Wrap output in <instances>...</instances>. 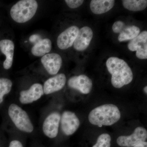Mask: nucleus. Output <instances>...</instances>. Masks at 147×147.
<instances>
[{
  "label": "nucleus",
  "instance_id": "1",
  "mask_svg": "<svg viewBox=\"0 0 147 147\" xmlns=\"http://www.w3.org/2000/svg\"><path fill=\"white\" fill-rule=\"evenodd\" d=\"M106 65L112 75L111 83L115 88H120L132 82L133 72L128 64L123 60L111 57L106 61Z\"/></svg>",
  "mask_w": 147,
  "mask_h": 147
},
{
  "label": "nucleus",
  "instance_id": "6",
  "mask_svg": "<svg viewBox=\"0 0 147 147\" xmlns=\"http://www.w3.org/2000/svg\"><path fill=\"white\" fill-rule=\"evenodd\" d=\"M127 47L132 52L136 51V56L140 59H147V32H142L129 42Z\"/></svg>",
  "mask_w": 147,
  "mask_h": 147
},
{
  "label": "nucleus",
  "instance_id": "13",
  "mask_svg": "<svg viewBox=\"0 0 147 147\" xmlns=\"http://www.w3.org/2000/svg\"><path fill=\"white\" fill-rule=\"evenodd\" d=\"M93 36L92 30L90 27L85 26L79 30L74 42V49L78 51H83L89 46Z\"/></svg>",
  "mask_w": 147,
  "mask_h": 147
},
{
  "label": "nucleus",
  "instance_id": "12",
  "mask_svg": "<svg viewBox=\"0 0 147 147\" xmlns=\"http://www.w3.org/2000/svg\"><path fill=\"white\" fill-rule=\"evenodd\" d=\"M44 94L42 85L36 83L32 85L28 90L20 92L19 100L22 104H29L39 99Z\"/></svg>",
  "mask_w": 147,
  "mask_h": 147
},
{
  "label": "nucleus",
  "instance_id": "9",
  "mask_svg": "<svg viewBox=\"0 0 147 147\" xmlns=\"http://www.w3.org/2000/svg\"><path fill=\"white\" fill-rule=\"evenodd\" d=\"M41 62L49 74H57L59 71L62 64V59L57 53H48L42 56Z\"/></svg>",
  "mask_w": 147,
  "mask_h": 147
},
{
  "label": "nucleus",
  "instance_id": "23",
  "mask_svg": "<svg viewBox=\"0 0 147 147\" xmlns=\"http://www.w3.org/2000/svg\"><path fill=\"white\" fill-rule=\"evenodd\" d=\"M65 1L69 7L71 9L78 8L84 2L83 0H65Z\"/></svg>",
  "mask_w": 147,
  "mask_h": 147
},
{
  "label": "nucleus",
  "instance_id": "7",
  "mask_svg": "<svg viewBox=\"0 0 147 147\" xmlns=\"http://www.w3.org/2000/svg\"><path fill=\"white\" fill-rule=\"evenodd\" d=\"M61 126L64 134L67 136L76 132L80 126V122L75 113L70 111H65L61 117Z\"/></svg>",
  "mask_w": 147,
  "mask_h": 147
},
{
  "label": "nucleus",
  "instance_id": "27",
  "mask_svg": "<svg viewBox=\"0 0 147 147\" xmlns=\"http://www.w3.org/2000/svg\"><path fill=\"white\" fill-rule=\"evenodd\" d=\"M144 92L145 93L147 94V86H145L144 88Z\"/></svg>",
  "mask_w": 147,
  "mask_h": 147
},
{
  "label": "nucleus",
  "instance_id": "10",
  "mask_svg": "<svg viewBox=\"0 0 147 147\" xmlns=\"http://www.w3.org/2000/svg\"><path fill=\"white\" fill-rule=\"evenodd\" d=\"M60 121L61 115L59 113L55 112L50 114L43 122L42 130L44 134L52 139L57 137Z\"/></svg>",
  "mask_w": 147,
  "mask_h": 147
},
{
  "label": "nucleus",
  "instance_id": "15",
  "mask_svg": "<svg viewBox=\"0 0 147 147\" xmlns=\"http://www.w3.org/2000/svg\"><path fill=\"white\" fill-rule=\"evenodd\" d=\"M0 50L5 55L6 59L3 63L4 68L9 69L13 64L14 44L9 39H3L0 41Z\"/></svg>",
  "mask_w": 147,
  "mask_h": 147
},
{
  "label": "nucleus",
  "instance_id": "18",
  "mask_svg": "<svg viewBox=\"0 0 147 147\" xmlns=\"http://www.w3.org/2000/svg\"><path fill=\"white\" fill-rule=\"evenodd\" d=\"M140 33V29L135 26L125 27L118 36L119 42L131 40L136 37Z\"/></svg>",
  "mask_w": 147,
  "mask_h": 147
},
{
  "label": "nucleus",
  "instance_id": "19",
  "mask_svg": "<svg viewBox=\"0 0 147 147\" xmlns=\"http://www.w3.org/2000/svg\"><path fill=\"white\" fill-rule=\"evenodd\" d=\"M123 5L125 8L131 11H137L144 10L146 8V0H123Z\"/></svg>",
  "mask_w": 147,
  "mask_h": 147
},
{
  "label": "nucleus",
  "instance_id": "20",
  "mask_svg": "<svg viewBox=\"0 0 147 147\" xmlns=\"http://www.w3.org/2000/svg\"><path fill=\"white\" fill-rule=\"evenodd\" d=\"M12 83L10 79L0 78V104L3 101V97L11 90Z\"/></svg>",
  "mask_w": 147,
  "mask_h": 147
},
{
  "label": "nucleus",
  "instance_id": "16",
  "mask_svg": "<svg viewBox=\"0 0 147 147\" xmlns=\"http://www.w3.org/2000/svg\"><path fill=\"white\" fill-rule=\"evenodd\" d=\"M115 2L114 0H92L90 3V8L94 14H102L112 9Z\"/></svg>",
  "mask_w": 147,
  "mask_h": 147
},
{
  "label": "nucleus",
  "instance_id": "4",
  "mask_svg": "<svg viewBox=\"0 0 147 147\" xmlns=\"http://www.w3.org/2000/svg\"><path fill=\"white\" fill-rule=\"evenodd\" d=\"M9 117L16 127L21 131L31 133L34 127L26 112L16 104H11L8 109Z\"/></svg>",
  "mask_w": 147,
  "mask_h": 147
},
{
  "label": "nucleus",
  "instance_id": "24",
  "mask_svg": "<svg viewBox=\"0 0 147 147\" xmlns=\"http://www.w3.org/2000/svg\"><path fill=\"white\" fill-rule=\"evenodd\" d=\"M9 147H24V146L20 141L13 140L9 143Z\"/></svg>",
  "mask_w": 147,
  "mask_h": 147
},
{
  "label": "nucleus",
  "instance_id": "2",
  "mask_svg": "<svg viewBox=\"0 0 147 147\" xmlns=\"http://www.w3.org/2000/svg\"><path fill=\"white\" fill-rule=\"evenodd\" d=\"M121 113L116 105L107 104L100 105L90 112L89 121L95 125L110 126L118 121L121 118Z\"/></svg>",
  "mask_w": 147,
  "mask_h": 147
},
{
  "label": "nucleus",
  "instance_id": "8",
  "mask_svg": "<svg viewBox=\"0 0 147 147\" xmlns=\"http://www.w3.org/2000/svg\"><path fill=\"white\" fill-rule=\"evenodd\" d=\"M79 30L76 26L69 27L59 35L57 39V45L61 50H65L72 46Z\"/></svg>",
  "mask_w": 147,
  "mask_h": 147
},
{
  "label": "nucleus",
  "instance_id": "22",
  "mask_svg": "<svg viewBox=\"0 0 147 147\" xmlns=\"http://www.w3.org/2000/svg\"><path fill=\"white\" fill-rule=\"evenodd\" d=\"M125 24L124 22L121 21H116L113 24L112 29L115 33H120L125 28Z\"/></svg>",
  "mask_w": 147,
  "mask_h": 147
},
{
  "label": "nucleus",
  "instance_id": "26",
  "mask_svg": "<svg viewBox=\"0 0 147 147\" xmlns=\"http://www.w3.org/2000/svg\"><path fill=\"white\" fill-rule=\"evenodd\" d=\"M133 147H147V142H145L139 143Z\"/></svg>",
  "mask_w": 147,
  "mask_h": 147
},
{
  "label": "nucleus",
  "instance_id": "3",
  "mask_svg": "<svg viewBox=\"0 0 147 147\" xmlns=\"http://www.w3.org/2000/svg\"><path fill=\"white\" fill-rule=\"evenodd\" d=\"M38 7V4L35 0H21L11 8L10 16L16 23L24 24L34 16Z\"/></svg>",
  "mask_w": 147,
  "mask_h": 147
},
{
  "label": "nucleus",
  "instance_id": "11",
  "mask_svg": "<svg viewBox=\"0 0 147 147\" xmlns=\"http://www.w3.org/2000/svg\"><path fill=\"white\" fill-rule=\"evenodd\" d=\"M69 88L79 91L84 94H88L91 91L92 82L86 75L82 74L79 76H73L68 81Z\"/></svg>",
  "mask_w": 147,
  "mask_h": 147
},
{
  "label": "nucleus",
  "instance_id": "14",
  "mask_svg": "<svg viewBox=\"0 0 147 147\" xmlns=\"http://www.w3.org/2000/svg\"><path fill=\"white\" fill-rule=\"evenodd\" d=\"M66 77L64 74H57L45 81L43 86L44 93L49 94L61 90L65 86Z\"/></svg>",
  "mask_w": 147,
  "mask_h": 147
},
{
  "label": "nucleus",
  "instance_id": "17",
  "mask_svg": "<svg viewBox=\"0 0 147 147\" xmlns=\"http://www.w3.org/2000/svg\"><path fill=\"white\" fill-rule=\"evenodd\" d=\"M52 48V42L49 38H41L35 43L32 47L31 53L35 57H42L50 53Z\"/></svg>",
  "mask_w": 147,
  "mask_h": 147
},
{
  "label": "nucleus",
  "instance_id": "25",
  "mask_svg": "<svg viewBox=\"0 0 147 147\" xmlns=\"http://www.w3.org/2000/svg\"><path fill=\"white\" fill-rule=\"evenodd\" d=\"M41 39L40 35L39 34H33L29 38V40L31 42L35 43L37 42L38 40Z\"/></svg>",
  "mask_w": 147,
  "mask_h": 147
},
{
  "label": "nucleus",
  "instance_id": "5",
  "mask_svg": "<svg viewBox=\"0 0 147 147\" xmlns=\"http://www.w3.org/2000/svg\"><path fill=\"white\" fill-rule=\"evenodd\" d=\"M147 138L146 129L142 127H139L135 129L131 135L119 137L117 142L120 146L133 147L139 143L146 142Z\"/></svg>",
  "mask_w": 147,
  "mask_h": 147
},
{
  "label": "nucleus",
  "instance_id": "21",
  "mask_svg": "<svg viewBox=\"0 0 147 147\" xmlns=\"http://www.w3.org/2000/svg\"><path fill=\"white\" fill-rule=\"evenodd\" d=\"M111 140L109 134L103 133L98 137L96 144L92 147H110Z\"/></svg>",
  "mask_w": 147,
  "mask_h": 147
}]
</instances>
